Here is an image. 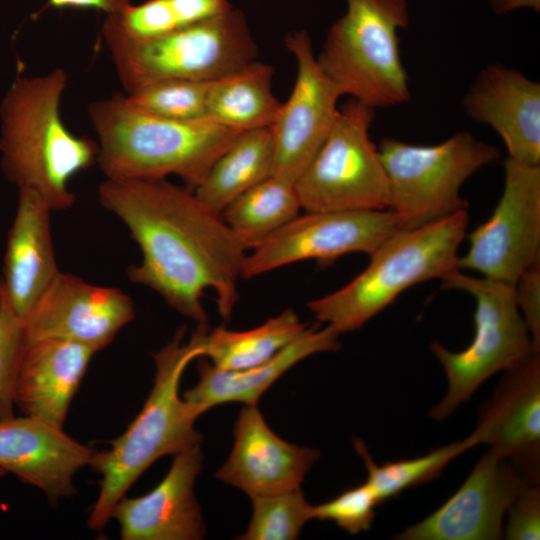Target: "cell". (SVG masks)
Wrapping results in <instances>:
<instances>
[{"instance_id":"d6a6232c","label":"cell","mask_w":540,"mask_h":540,"mask_svg":"<svg viewBox=\"0 0 540 540\" xmlns=\"http://www.w3.org/2000/svg\"><path fill=\"white\" fill-rule=\"evenodd\" d=\"M503 538L538 540L540 538L539 485L526 483L507 510Z\"/></svg>"},{"instance_id":"d4e9b609","label":"cell","mask_w":540,"mask_h":540,"mask_svg":"<svg viewBox=\"0 0 540 540\" xmlns=\"http://www.w3.org/2000/svg\"><path fill=\"white\" fill-rule=\"evenodd\" d=\"M273 168L271 127L244 131L217 158L193 191L210 209L222 213L238 196L271 177Z\"/></svg>"},{"instance_id":"30bf717a","label":"cell","mask_w":540,"mask_h":540,"mask_svg":"<svg viewBox=\"0 0 540 540\" xmlns=\"http://www.w3.org/2000/svg\"><path fill=\"white\" fill-rule=\"evenodd\" d=\"M375 110L350 99L339 108L323 145L295 182L307 212L387 210L389 185L370 137Z\"/></svg>"},{"instance_id":"484cf974","label":"cell","mask_w":540,"mask_h":540,"mask_svg":"<svg viewBox=\"0 0 540 540\" xmlns=\"http://www.w3.org/2000/svg\"><path fill=\"white\" fill-rule=\"evenodd\" d=\"M307 328L292 309L244 331L217 327L206 333L202 357L221 369L251 368L270 360Z\"/></svg>"},{"instance_id":"f1b7e54d","label":"cell","mask_w":540,"mask_h":540,"mask_svg":"<svg viewBox=\"0 0 540 540\" xmlns=\"http://www.w3.org/2000/svg\"><path fill=\"white\" fill-rule=\"evenodd\" d=\"M252 517L240 540H294L313 519L301 488L251 497Z\"/></svg>"},{"instance_id":"6da1fadb","label":"cell","mask_w":540,"mask_h":540,"mask_svg":"<svg viewBox=\"0 0 540 540\" xmlns=\"http://www.w3.org/2000/svg\"><path fill=\"white\" fill-rule=\"evenodd\" d=\"M98 199L141 251V262L127 269L130 281L158 293L198 327L208 328L202 304L208 289L220 316L231 318L247 249L221 213L193 190L166 179L105 178Z\"/></svg>"},{"instance_id":"ac0fdd59","label":"cell","mask_w":540,"mask_h":540,"mask_svg":"<svg viewBox=\"0 0 540 540\" xmlns=\"http://www.w3.org/2000/svg\"><path fill=\"white\" fill-rule=\"evenodd\" d=\"M94 450L58 426L24 415L0 421V468L43 492L52 503L75 494L74 476Z\"/></svg>"},{"instance_id":"d590c367","label":"cell","mask_w":540,"mask_h":540,"mask_svg":"<svg viewBox=\"0 0 540 540\" xmlns=\"http://www.w3.org/2000/svg\"><path fill=\"white\" fill-rule=\"evenodd\" d=\"M131 3V0H48L45 7L53 9H92L109 15L122 10Z\"/></svg>"},{"instance_id":"836d02e7","label":"cell","mask_w":540,"mask_h":540,"mask_svg":"<svg viewBox=\"0 0 540 540\" xmlns=\"http://www.w3.org/2000/svg\"><path fill=\"white\" fill-rule=\"evenodd\" d=\"M516 304L532 339L540 352V263L525 271L514 285Z\"/></svg>"},{"instance_id":"44dd1931","label":"cell","mask_w":540,"mask_h":540,"mask_svg":"<svg viewBox=\"0 0 540 540\" xmlns=\"http://www.w3.org/2000/svg\"><path fill=\"white\" fill-rule=\"evenodd\" d=\"M53 210L35 191L18 189L3 261L6 302L23 321L60 273L51 229Z\"/></svg>"},{"instance_id":"4dcf8cb0","label":"cell","mask_w":540,"mask_h":540,"mask_svg":"<svg viewBox=\"0 0 540 540\" xmlns=\"http://www.w3.org/2000/svg\"><path fill=\"white\" fill-rule=\"evenodd\" d=\"M26 344L24 321L5 302L0 310V421L15 416L16 385Z\"/></svg>"},{"instance_id":"83f0119b","label":"cell","mask_w":540,"mask_h":540,"mask_svg":"<svg viewBox=\"0 0 540 540\" xmlns=\"http://www.w3.org/2000/svg\"><path fill=\"white\" fill-rule=\"evenodd\" d=\"M352 443L357 454L363 459L367 471L365 483L371 488L379 504L399 496L407 489L434 480L453 459L474 447L466 437L422 456L378 464L362 439L354 438Z\"/></svg>"},{"instance_id":"f546056e","label":"cell","mask_w":540,"mask_h":540,"mask_svg":"<svg viewBox=\"0 0 540 540\" xmlns=\"http://www.w3.org/2000/svg\"><path fill=\"white\" fill-rule=\"evenodd\" d=\"M211 82L164 81L125 94V98L132 107L152 116L183 121L206 119Z\"/></svg>"},{"instance_id":"ffe728a7","label":"cell","mask_w":540,"mask_h":540,"mask_svg":"<svg viewBox=\"0 0 540 540\" xmlns=\"http://www.w3.org/2000/svg\"><path fill=\"white\" fill-rule=\"evenodd\" d=\"M465 114L490 126L508 157L540 165V83L512 67L491 63L475 77L463 100Z\"/></svg>"},{"instance_id":"e575fe53","label":"cell","mask_w":540,"mask_h":540,"mask_svg":"<svg viewBox=\"0 0 540 540\" xmlns=\"http://www.w3.org/2000/svg\"><path fill=\"white\" fill-rule=\"evenodd\" d=\"M180 28L199 23L230 10V0H168Z\"/></svg>"},{"instance_id":"8992f818","label":"cell","mask_w":540,"mask_h":540,"mask_svg":"<svg viewBox=\"0 0 540 540\" xmlns=\"http://www.w3.org/2000/svg\"><path fill=\"white\" fill-rule=\"evenodd\" d=\"M345 14L329 28L317 62L341 96L372 109L410 100L399 30L410 23L407 0H345Z\"/></svg>"},{"instance_id":"ba28073f","label":"cell","mask_w":540,"mask_h":540,"mask_svg":"<svg viewBox=\"0 0 540 540\" xmlns=\"http://www.w3.org/2000/svg\"><path fill=\"white\" fill-rule=\"evenodd\" d=\"M378 151L386 172L390 203L400 229L418 228L467 210L464 182L499 157V150L468 131L435 145L381 139Z\"/></svg>"},{"instance_id":"9c48e42d","label":"cell","mask_w":540,"mask_h":540,"mask_svg":"<svg viewBox=\"0 0 540 540\" xmlns=\"http://www.w3.org/2000/svg\"><path fill=\"white\" fill-rule=\"evenodd\" d=\"M441 280L445 288L473 296L476 309L475 334L468 347L452 352L437 341L430 345L448 382L445 396L430 411L437 421L447 419L491 376L515 365L534 350L516 304L514 286L487 277H472L459 269Z\"/></svg>"},{"instance_id":"2e32d148","label":"cell","mask_w":540,"mask_h":540,"mask_svg":"<svg viewBox=\"0 0 540 540\" xmlns=\"http://www.w3.org/2000/svg\"><path fill=\"white\" fill-rule=\"evenodd\" d=\"M526 483L506 459L488 449L441 507L394 539H501L507 510Z\"/></svg>"},{"instance_id":"5bb4252c","label":"cell","mask_w":540,"mask_h":540,"mask_svg":"<svg viewBox=\"0 0 540 540\" xmlns=\"http://www.w3.org/2000/svg\"><path fill=\"white\" fill-rule=\"evenodd\" d=\"M473 446L488 445L506 459L522 479L540 480V352L504 371L491 397L480 408Z\"/></svg>"},{"instance_id":"7402d4cb","label":"cell","mask_w":540,"mask_h":540,"mask_svg":"<svg viewBox=\"0 0 540 540\" xmlns=\"http://www.w3.org/2000/svg\"><path fill=\"white\" fill-rule=\"evenodd\" d=\"M97 353L68 340L26 341L15 404L24 415L62 426L87 367Z\"/></svg>"},{"instance_id":"8fae6325","label":"cell","mask_w":540,"mask_h":540,"mask_svg":"<svg viewBox=\"0 0 540 540\" xmlns=\"http://www.w3.org/2000/svg\"><path fill=\"white\" fill-rule=\"evenodd\" d=\"M458 269L514 286L540 260V165L510 157L504 162V187L491 217L469 235Z\"/></svg>"},{"instance_id":"7c38bea8","label":"cell","mask_w":540,"mask_h":540,"mask_svg":"<svg viewBox=\"0 0 540 540\" xmlns=\"http://www.w3.org/2000/svg\"><path fill=\"white\" fill-rule=\"evenodd\" d=\"M398 230V219L388 209L305 211L246 255L242 278L308 259L328 264L354 252L370 256Z\"/></svg>"},{"instance_id":"9a60e30c","label":"cell","mask_w":540,"mask_h":540,"mask_svg":"<svg viewBox=\"0 0 540 540\" xmlns=\"http://www.w3.org/2000/svg\"><path fill=\"white\" fill-rule=\"evenodd\" d=\"M134 317V302L122 290L60 271L25 318V337L73 341L99 352Z\"/></svg>"},{"instance_id":"277c9868","label":"cell","mask_w":540,"mask_h":540,"mask_svg":"<svg viewBox=\"0 0 540 540\" xmlns=\"http://www.w3.org/2000/svg\"><path fill=\"white\" fill-rule=\"evenodd\" d=\"M97 163L105 178L179 177L195 190L217 158L241 133L208 119L171 120L132 107L115 93L88 106Z\"/></svg>"},{"instance_id":"f35d334b","label":"cell","mask_w":540,"mask_h":540,"mask_svg":"<svg viewBox=\"0 0 540 540\" xmlns=\"http://www.w3.org/2000/svg\"><path fill=\"white\" fill-rule=\"evenodd\" d=\"M6 475V472L0 468V479Z\"/></svg>"},{"instance_id":"cb8c5ba5","label":"cell","mask_w":540,"mask_h":540,"mask_svg":"<svg viewBox=\"0 0 540 540\" xmlns=\"http://www.w3.org/2000/svg\"><path fill=\"white\" fill-rule=\"evenodd\" d=\"M272 77L273 68L256 60L212 81L206 119L237 132L271 127L282 107Z\"/></svg>"},{"instance_id":"e0dca14e","label":"cell","mask_w":540,"mask_h":540,"mask_svg":"<svg viewBox=\"0 0 540 540\" xmlns=\"http://www.w3.org/2000/svg\"><path fill=\"white\" fill-rule=\"evenodd\" d=\"M234 444L228 459L215 473L218 480L241 489L250 497L301 488L320 452L277 436L257 405H245L233 429Z\"/></svg>"},{"instance_id":"74e56055","label":"cell","mask_w":540,"mask_h":540,"mask_svg":"<svg viewBox=\"0 0 540 540\" xmlns=\"http://www.w3.org/2000/svg\"><path fill=\"white\" fill-rule=\"evenodd\" d=\"M5 297H6V294H5L4 281H3L2 276H0V310L5 302Z\"/></svg>"},{"instance_id":"1f68e13d","label":"cell","mask_w":540,"mask_h":540,"mask_svg":"<svg viewBox=\"0 0 540 540\" xmlns=\"http://www.w3.org/2000/svg\"><path fill=\"white\" fill-rule=\"evenodd\" d=\"M379 502L371 488L364 482L350 488L335 498L312 507L313 519L332 521L352 535L370 529Z\"/></svg>"},{"instance_id":"4fadbf2b","label":"cell","mask_w":540,"mask_h":540,"mask_svg":"<svg viewBox=\"0 0 540 540\" xmlns=\"http://www.w3.org/2000/svg\"><path fill=\"white\" fill-rule=\"evenodd\" d=\"M285 47L296 60L297 74L291 94L271 126L272 176L295 184L326 140L342 96L319 66L305 30L286 35Z\"/></svg>"},{"instance_id":"52a82bcc","label":"cell","mask_w":540,"mask_h":540,"mask_svg":"<svg viewBox=\"0 0 540 540\" xmlns=\"http://www.w3.org/2000/svg\"><path fill=\"white\" fill-rule=\"evenodd\" d=\"M106 46L125 94L164 81H214L258 56L243 14L232 8L153 39Z\"/></svg>"},{"instance_id":"5b68a950","label":"cell","mask_w":540,"mask_h":540,"mask_svg":"<svg viewBox=\"0 0 540 540\" xmlns=\"http://www.w3.org/2000/svg\"><path fill=\"white\" fill-rule=\"evenodd\" d=\"M467 226V210H462L418 228L396 231L370 255V263L358 276L309 301L308 309L339 335L359 329L406 289L458 269L457 252Z\"/></svg>"},{"instance_id":"3957f363","label":"cell","mask_w":540,"mask_h":540,"mask_svg":"<svg viewBox=\"0 0 540 540\" xmlns=\"http://www.w3.org/2000/svg\"><path fill=\"white\" fill-rule=\"evenodd\" d=\"M208 328L197 327L184 341L185 327L153 354L155 379L141 411L126 431L110 442V448L94 452L90 466L101 475L99 494L87 525L100 531L112 519L117 502L156 460L201 445L194 425L200 416L179 395V383L187 365L203 356Z\"/></svg>"},{"instance_id":"603a6c76","label":"cell","mask_w":540,"mask_h":540,"mask_svg":"<svg viewBox=\"0 0 540 540\" xmlns=\"http://www.w3.org/2000/svg\"><path fill=\"white\" fill-rule=\"evenodd\" d=\"M338 336L330 326L308 327L270 360L247 369H221L202 359L198 364L199 380L183 399L199 415L229 402L257 405L268 388L294 365L316 353L337 351L341 347Z\"/></svg>"},{"instance_id":"8d00e7d4","label":"cell","mask_w":540,"mask_h":540,"mask_svg":"<svg viewBox=\"0 0 540 540\" xmlns=\"http://www.w3.org/2000/svg\"><path fill=\"white\" fill-rule=\"evenodd\" d=\"M491 10L495 14H506L522 8L540 11V0H488Z\"/></svg>"},{"instance_id":"d6986e66","label":"cell","mask_w":540,"mask_h":540,"mask_svg":"<svg viewBox=\"0 0 540 540\" xmlns=\"http://www.w3.org/2000/svg\"><path fill=\"white\" fill-rule=\"evenodd\" d=\"M202 460L200 445L180 452L150 492L133 498L123 496L112 511L121 539H203L206 528L194 490Z\"/></svg>"},{"instance_id":"7a4b0ae2","label":"cell","mask_w":540,"mask_h":540,"mask_svg":"<svg viewBox=\"0 0 540 540\" xmlns=\"http://www.w3.org/2000/svg\"><path fill=\"white\" fill-rule=\"evenodd\" d=\"M68 74L18 77L0 105L1 167L17 188L35 191L53 211L71 208L72 178L97 163L98 145L75 135L61 114Z\"/></svg>"},{"instance_id":"4316f807","label":"cell","mask_w":540,"mask_h":540,"mask_svg":"<svg viewBox=\"0 0 540 540\" xmlns=\"http://www.w3.org/2000/svg\"><path fill=\"white\" fill-rule=\"evenodd\" d=\"M300 210L294 184L271 176L234 199L221 215L248 251L265 242Z\"/></svg>"}]
</instances>
